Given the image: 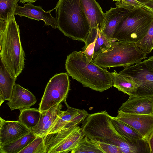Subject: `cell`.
Instances as JSON below:
<instances>
[{"label":"cell","mask_w":153,"mask_h":153,"mask_svg":"<svg viewBox=\"0 0 153 153\" xmlns=\"http://www.w3.org/2000/svg\"><path fill=\"white\" fill-rule=\"evenodd\" d=\"M82 124L85 136L95 142L117 146L122 153L143 152L142 142L127 140L120 135L112 124L111 116L105 111L89 114Z\"/></svg>","instance_id":"6da1fadb"},{"label":"cell","mask_w":153,"mask_h":153,"mask_svg":"<svg viewBox=\"0 0 153 153\" xmlns=\"http://www.w3.org/2000/svg\"><path fill=\"white\" fill-rule=\"evenodd\" d=\"M67 73L83 86L102 92L113 86L111 73L89 62L82 51H74L67 56L65 63Z\"/></svg>","instance_id":"7a4b0ae2"},{"label":"cell","mask_w":153,"mask_h":153,"mask_svg":"<svg viewBox=\"0 0 153 153\" xmlns=\"http://www.w3.org/2000/svg\"><path fill=\"white\" fill-rule=\"evenodd\" d=\"M0 59L10 74L17 78L24 68L25 53L15 13L6 20L0 19Z\"/></svg>","instance_id":"3957f363"},{"label":"cell","mask_w":153,"mask_h":153,"mask_svg":"<svg viewBox=\"0 0 153 153\" xmlns=\"http://www.w3.org/2000/svg\"><path fill=\"white\" fill-rule=\"evenodd\" d=\"M54 8L59 30L65 36L85 42L91 27L80 0H59Z\"/></svg>","instance_id":"277c9868"},{"label":"cell","mask_w":153,"mask_h":153,"mask_svg":"<svg viewBox=\"0 0 153 153\" xmlns=\"http://www.w3.org/2000/svg\"><path fill=\"white\" fill-rule=\"evenodd\" d=\"M153 19V13L143 8L130 11L116 28L114 41L136 43L146 36Z\"/></svg>","instance_id":"5b68a950"},{"label":"cell","mask_w":153,"mask_h":153,"mask_svg":"<svg viewBox=\"0 0 153 153\" xmlns=\"http://www.w3.org/2000/svg\"><path fill=\"white\" fill-rule=\"evenodd\" d=\"M135 43L112 42L107 50L98 54L91 61L102 68L125 67L140 62L146 58Z\"/></svg>","instance_id":"8992f818"},{"label":"cell","mask_w":153,"mask_h":153,"mask_svg":"<svg viewBox=\"0 0 153 153\" xmlns=\"http://www.w3.org/2000/svg\"><path fill=\"white\" fill-rule=\"evenodd\" d=\"M84 136L77 125L42 137L46 153H66L75 149Z\"/></svg>","instance_id":"52a82bcc"},{"label":"cell","mask_w":153,"mask_h":153,"mask_svg":"<svg viewBox=\"0 0 153 153\" xmlns=\"http://www.w3.org/2000/svg\"><path fill=\"white\" fill-rule=\"evenodd\" d=\"M68 74L61 73L54 75L46 85L39 104L41 112L47 110L66 100L70 89Z\"/></svg>","instance_id":"ba28073f"},{"label":"cell","mask_w":153,"mask_h":153,"mask_svg":"<svg viewBox=\"0 0 153 153\" xmlns=\"http://www.w3.org/2000/svg\"><path fill=\"white\" fill-rule=\"evenodd\" d=\"M124 67L119 73L132 79L137 86L133 97H153V71L141 61Z\"/></svg>","instance_id":"9c48e42d"},{"label":"cell","mask_w":153,"mask_h":153,"mask_svg":"<svg viewBox=\"0 0 153 153\" xmlns=\"http://www.w3.org/2000/svg\"><path fill=\"white\" fill-rule=\"evenodd\" d=\"M112 42L97 28H91L85 42L82 51L89 62L111 47Z\"/></svg>","instance_id":"30bf717a"},{"label":"cell","mask_w":153,"mask_h":153,"mask_svg":"<svg viewBox=\"0 0 153 153\" xmlns=\"http://www.w3.org/2000/svg\"><path fill=\"white\" fill-rule=\"evenodd\" d=\"M63 102L67 108V110L66 111L61 110L59 115L51 127L47 134L78 125L82 123L88 115V112L84 109L70 107L68 104L66 100Z\"/></svg>","instance_id":"8fae6325"},{"label":"cell","mask_w":153,"mask_h":153,"mask_svg":"<svg viewBox=\"0 0 153 153\" xmlns=\"http://www.w3.org/2000/svg\"><path fill=\"white\" fill-rule=\"evenodd\" d=\"M114 118L134 128L147 140L153 132V114H129L118 111Z\"/></svg>","instance_id":"7c38bea8"},{"label":"cell","mask_w":153,"mask_h":153,"mask_svg":"<svg viewBox=\"0 0 153 153\" xmlns=\"http://www.w3.org/2000/svg\"><path fill=\"white\" fill-rule=\"evenodd\" d=\"M54 9L47 11H44L40 6H35L31 3L24 4L23 6L17 4L15 12V15H18L20 17H26L38 21L43 20L45 25L51 26L52 28H58L56 18L53 17L51 12Z\"/></svg>","instance_id":"4fadbf2b"},{"label":"cell","mask_w":153,"mask_h":153,"mask_svg":"<svg viewBox=\"0 0 153 153\" xmlns=\"http://www.w3.org/2000/svg\"><path fill=\"white\" fill-rule=\"evenodd\" d=\"M31 130L18 120H5L0 117V147L29 133Z\"/></svg>","instance_id":"5bb4252c"},{"label":"cell","mask_w":153,"mask_h":153,"mask_svg":"<svg viewBox=\"0 0 153 153\" xmlns=\"http://www.w3.org/2000/svg\"><path fill=\"white\" fill-rule=\"evenodd\" d=\"M118 111L129 114H153V97H129Z\"/></svg>","instance_id":"9a60e30c"},{"label":"cell","mask_w":153,"mask_h":153,"mask_svg":"<svg viewBox=\"0 0 153 153\" xmlns=\"http://www.w3.org/2000/svg\"><path fill=\"white\" fill-rule=\"evenodd\" d=\"M115 4L116 7H111L105 13L101 30L106 37L112 42H114L113 36L119 24L130 11L117 3Z\"/></svg>","instance_id":"2e32d148"},{"label":"cell","mask_w":153,"mask_h":153,"mask_svg":"<svg viewBox=\"0 0 153 153\" xmlns=\"http://www.w3.org/2000/svg\"><path fill=\"white\" fill-rule=\"evenodd\" d=\"M37 102L35 96L19 84L15 83L10 100L7 104L12 111L30 108Z\"/></svg>","instance_id":"e0dca14e"},{"label":"cell","mask_w":153,"mask_h":153,"mask_svg":"<svg viewBox=\"0 0 153 153\" xmlns=\"http://www.w3.org/2000/svg\"><path fill=\"white\" fill-rule=\"evenodd\" d=\"M91 28H97L101 31L105 13L96 0H80Z\"/></svg>","instance_id":"ac0fdd59"},{"label":"cell","mask_w":153,"mask_h":153,"mask_svg":"<svg viewBox=\"0 0 153 153\" xmlns=\"http://www.w3.org/2000/svg\"><path fill=\"white\" fill-rule=\"evenodd\" d=\"M17 78L10 74L0 59V106L5 101L10 100Z\"/></svg>","instance_id":"d6986e66"},{"label":"cell","mask_w":153,"mask_h":153,"mask_svg":"<svg viewBox=\"0 0 153 153\" xmlns=\"http://www.w3.org/2000/svg\"><path fill=\"white\" fill-rule=\"evenodd\" d=\"M111 73L113 86L118 90L128 94L129 97L134 96L137 85L131 78L120 74L115 70Z\"/></svg>","instance_id":"ffe728a7"},{"label":"cell","mask_w":153,"mask_h":153,"mask_svg":"<svg viewBox=\"0 0 153 153\" xmlns=\"http://www.w3.org/2000/svg\"><path fill=\"white\" fill-rule=\"evenodd\" d=\"M31 130L28 134L0 147L1 153H19L36 137Z\"/></svg>","instance_id":"44dd1931"},{"label":"cell","mask_w":153,"mask_h":153,"mask_svg":"<svg viewBox=\"0 0 153 153\" xmlns=\"http://www.w3.org/2000/svg\"><path fill=\"white\" fill-rule=\"evenodd\" d=\"M18 121L31 130L37 125L41 112L36 108H23L20 110Z\"/></svg>","instance_id":"7402d4cb"},{"label":"cell","mask_w":153,"mask_h":153,"mask_svg":"<svg viewBox=\"0 0 153 153\" xmlns=\"http://www.w3.org/2000/svg\"><path fill=\"white\" fill-rule=\"evenodd\" d=\"M111 120L116 131L125 138L131 140H145L137 131L128 125L112 116Z\"/></svg>","instance_id":"603a6c76"},{"label":"cell","mask_w":153,"mask_h":153,"mask_svg":"<svg viewBox=\"0 0 153 153\" xmlns=\"http://www.w3.org/2000/svg\"><path fill=\"white\" fill-rule=\"evenodd\" d=\"M71 153H99L103 152L98 144L86 136L82 139Z\"/></svg>","instance_id":"cb8c5ba5"},{"label":"cell","mask_w":153,"mask_h":153,"mask_svg":"<svg viewBox=\"0 0 153 153\" xmlns=\"http://www.w3.org/2000/svg\"><path fill=\"white\" fill-rule=\"evenodd\" d=\"M135 44L146 55L151 52L153 49V19L146 36Z\"/></svg>","instance_id":"d4e9b609"},{"label":"cell","mask_w":153,"mask_h":153,"mask_svg":"<svg viewBox=\"0 0 153 153\" xmlns=\"http://www.w3.org/2000/svg\"><path fill=\"white\" fill-rule=\"evenodd\" d=\"M20 0H0V19L7 20L15 13L17 3Z\"/></svg>","instance_id":"484cf974"},{"label":"cell","mask_w":153,"mask_h":153,"mask_svg":"<svg viewBox=\"0 0 153 153\" xmlns=\"http://www.w3.org/2000/svg\"><path fill=\"white\" fill-rule=\"evenodd\" d=\"M19 153H46V148L43 137L36 138Z\"/></svg>","instance_id":"4316f807"},{"label":"cell","mask_w":153,"mask_h":153,"mask_svg":"<svg viewBox=\"0 0 153 153\" xmlns=\"http://www.w3.org/2000/svg\"><path fill=\"white\" fill-rule=\"evenodd\" d=\"M61 105L62 104H59L52 107L47 110L41 112L40 120L37 125L32 130L36 136H39L44 126Z\"/></svg>","instance_id":"83f0119b"},{"label":"cell","mask_w":153,"mask_h":153,"mask_svg":"<svg viewBox=\"0 0 153 153\" xmlns=\"http://www.w3.org/2000/svg\"><path fill=\"white\" fill-rule=\"evenodd\" d=\"M62 107V105L53 114L49 120L44 126L39 136H43L47 134L51 127L59 115L61 111Z\"/></svg>","instance_id":"f1b7e54d"},{"label":"cell","mask_w":153,"mask_h":153,"mask_svg":"<svg viewBox=\"0 0 153 153\" xmlns=\"http://www.w3.org/2000/svg\"><path fill=\"white\" fill-rule=\"evenodd\" d=\"M96 143L98 144L103 153H122L119 147L115 145L103 143Z\"/></svg>","instance_id":"f546056e"},{"label":"cell","mask_w":153,"mask_h":153,"mask_svg":"<svg viewBox=\"0 0 153 153\" xmlns=\"http://www.w3.org/2000/svg\"><path fill=\"white\" fill-rule=\"evenodd\" d=\"M143 62L148 68L153 71V56L145 60Z\"/></svg>","instance_id":"4dcf8cb0"},{"label":"cell","mask_w":153,"mask_h":153,"mask_svg":"<svg viewBox=\"0 0 153 153\" xmlns=\"http://www.w3.org/2000/svg\"><path fill=\"white\" fill-rule=\"evenodd\" d=\"M147 141L150 153H153V132L149 136Z\"/></svg>","instance_id":"1f68e13d"},{"label":"cell","mask_w":153,"mask_h":153,"mask_svg":"<svg viewBox=\"0 0 153 153\" xmlns=\"http://www.w3.org/2000/svg\"><path fill=\"white\" fill-rule=\"evenodd\" d=\"M37 0H20L19 2L22 4L25 3H33L36 1Z\"/></svg>","instance_id":"d6a6232c"},{"label":"cell","mask_w":153,"mask_h":153,"mask_svg":"<svg viewBox=\"0 0 153 153\" xmlns=\"http://www.w3.org/2000/svg\"><path fill=\"white\" fill-rule=\"evenodd\" d=\"M113 1H116L117 2H119L121 1L122 0H112Z\"/></svg>","instance_id":"836d02e7"}]
</instances>
